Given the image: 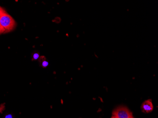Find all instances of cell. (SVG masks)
<instances>
[{
	"instance_id": "cell-8",
	"label": "cell",
	"mask_w": 158,
	"mask_h": 118,
	"mask_svg": "<svg viewBox=\"0 0 158 118\" xmlns=\"http://www.w3.org/2000/svg\"><path fill=\"white\" fill-rule=\"evenodd\" d=\"M111 118H117L116 117H115V116H113Z\"/></svg>"
},
{
	"instance_id": "cell-4",
	"label": "cell",
	"mask_w": 158,
	"mask_h": 118,
	"mask_svg": "<svg viewBox=\"0 0 158 118\" xmlns=\"http://www.w3.org/2000/svg\"><path fill=\"white\" fill-rule=\"evenodd\" d=\"M42 65L43 67H47L48 65V62L46 61H44L43 62H42Z\"/></svg>"
},
{
	"instance_id": "cell-2",
	"label": "cell",
	"mask_w": 158,
	"mask_h": 118,
	"mask_svg": "<svg viewBox=\"0 0 158 118\" xmlns=\"http://www.w3.org/2000/svg\"><path fill=\"white\" fill-rule=\"evenodd\" d=\"M113 116L117 118H133L132 112L127 108L123 106L115 109L113 112Z\"/></svg>"
},
{
	"instance_id": "cell-9",
	"label": "cell",
	"mask_w": 158,
	"mask_h": 118,
	"mask_svg": "<svg viewBox=\"0 0 158 118\" xmlns=\"http://www.w3.org/2000/svg\"></svg>"
},
{
	"instance_id": "cell-3",
	"label": "cell",
	"mask_w": 158,
	"mask_h": 118,
	"mask_svg": "<svg viewBox=\"0 0 158 118\" xmlns=\"http://www.w3.org/2000/svg\"><path fill=\"white\" fill-rule=\"evenodd\" d=\"M141 108L143 112L149 113L152 111L153 109V106L151 100L149 99L144 101L142 104Z\"/></svg>"
},
{
	"instance_id": "cell-6",
	"label": "cell",
	"mask_w": 158,
	"mask_h": 118,
	"mask_svg": "<svg viewBox=\"0 0 158 118\" xmlns=\"http://www.w3.org/2000/svg\"><path fill=\"white\" fill-rule=\"evenodd\" d=\"M39 54L38 53H35L33 55V59L34 60H37L39 58Z\"/></svg>"
},
{
	"instance_id": "cell-1",
	"label": "cell",
	"mask_w": 158,
	"mask_h": 118,
	"mask_svg": "<svg viewBox=\"0 0 158 118\" xmlns=\"http://www.w3.org/2000/svg\"><path fill=\"white\" fill-rule=\"evenodd\" d=\"M0 25L6 32L12 30L15 26L14 19L1 7H0Z\"/></svg>"
},
{
	"instance_id": "cell-7",
	"label": "cell",
	"mask_w": 158,
	"mask_h": 118,
	"mask_svg": "<svg viewBox=\"0 0 158 118\" xmlns=\"http://www.w3.org/2000/svg\"><path fill=\"white\" fill-rule=\"evenodd\" d=\"M4 118H13V117L12 114H8L5 116Z\"/></svg>"
},
{
	"instance_id": "cell-5",
	"label": "cell",
	"mask_w": 158,
	"mask_h": 118,
	"mask_svg": "<svg viewBox=\"0 0 158 118\" xmlns=\"http://www.w3.org/2000/svg\"><path fill=\"white\" fill-rule=\"evenodd\" d=\"M5 32V29L1 25H0V34H2L3 33H4Z\"/></svg>"
}]
</instances>
